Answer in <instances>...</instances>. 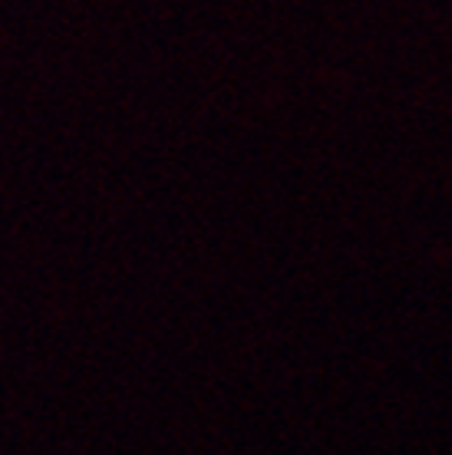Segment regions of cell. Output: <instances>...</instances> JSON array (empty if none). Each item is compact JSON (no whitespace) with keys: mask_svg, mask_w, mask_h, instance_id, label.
I'll return each instance as SVG.
<instances>
[]
</instances>
